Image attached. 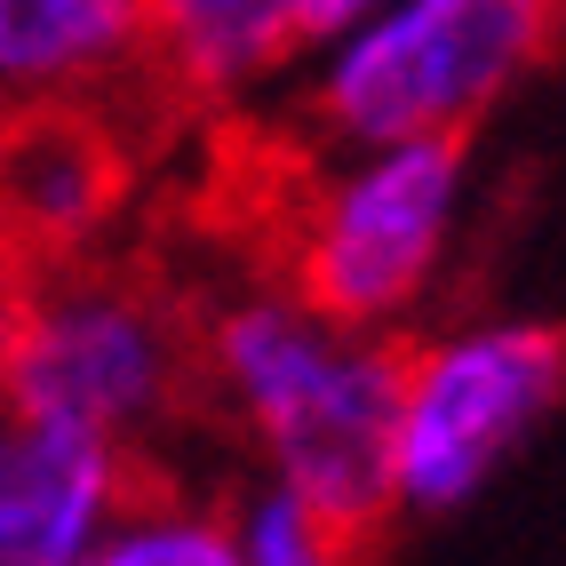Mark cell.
<instances>
[{"label": "cell", "mask_w": 566, "mask_h": 566, "mask_svg": "<svg viewBox=\"0 0 566 566\" xmlns=\"http://www.w3.org/2000/svg\"><path fill=\"white\" fill-rule=\"evenodd\" d=\"M566 24V0H384L335 41L304 49V112L319 144L471 136Z\"/></svg>", "instance_id": "3957f363"}, {"label": "cell", "mask_w": 566, "mask_h": 566, "mask_svg": "<svg viewBox=\"0 0 566 566\" xmlns=\"http://www.w3.org/2000/svg\"><path fill=\"white\" fill-rule=\"evenodd\" d=\"M471 192V136L335 144L280 232V280L312 312L399 335L447 272Z\"/></svg>", "instance_id": "277c9868"}, {"label": "cell", "mask_w": 566, "mask_h": 566, "mask_svg": "<svg viewBox=\"0 0 566 566\" xmlns=\"http://www.w3.org/2000/svg\"><path fill=\"white\" fill-rule=\"evenodd\" d=\"M153 479V463L112 439L0 407V566H64L88 551L120 503Z\"/></svg>", "instance_id": "8992f818"}, {"label": "cell", "mask_w": 566, "mask_h": 566, "mask_svg": "<svg viewBox=\"0 0 566 566\" xmlns=\"http://www.w3.org/2000/svg\"><path fill=\"white\" fill-rule=\"evenodd\" d=\"M153 81L184 104H240L304 56L295 0H144Z\"/></svg>", "instance_id": "9c48e42d"}, {"label": "cell", "mask_w": 566, "mask_h": 566, "mask_svg": "<svg viewBox=\"0 0 566 566\" xmlns=\"http://www.w3.org/2000/svg\"><path fill=\"white\" fill-rule=\"evenodd\" d=\"M64 566H240V558H232L216 495L176 486V479H144L120 503V518L88 551H72Z\"/></svg>", "instance_id": "30bf717a"}, {"label": "cell", "mask_w": 566, "mask_h": 566, "mask_svg": "<svg viewBox=\"0 0 566 566\" xmlns=\"http://www.w3.org/2000/svg\"><path fill=\"white\" fill-rule=\"evenodd\" d=\"M558 399H566V327L551 319H463L399 344L391 518L463 511L543 431Z\"/></svg>", "instance_id": "5b68a950"}, {"label": "cell", "mask_w": 566, "mask_h": 566, "mask_svg": "<svg viewBox=\"0 0 566 566\" xmlns=\"http://www.w3.org/2000/svg\"><path fill=\"white\" fill-rule=\"evenodd\" d=\"M120 216V144L104 112H49L0 128V240L24 263H64Z\"/></svg>", "instance_id": "ba28073f"}, {"label": "cell", "mask_w": 566, "mask_h": 566, "mask_svg": "<svg viewBox=\"0 0 566 566\" xmlns=\"http://www.w3.org/2000/svg\"><path fill=\"white\" fill-rule=\"evenodd\" d=\"M144 81V0H0V128L49 112H112Z\"/></svg>", "instance_id": "52a82bcc"}, {"label": "cell", "mask_w": 566, "mask_h": 566, "mask_svg": "<svg viewBox=\"0 0 566 566\" xmlns=\"http://www.w3.org/2000/svg\"><path fill=\"white\" fill-rule=\"evenodd\" d=\"M367 9H384V0H295V32H304V49H319L344 24H359Z\"/></svg>", "instance_id": "4fadbf2b"}, {"label": "cell", "mask_w": 566, "mask_h": 566, "mask_svg": "<svg viewBox=\"0 0 566 566\" xmlns=\"http://www.w3.org/2000/svg\"><path fill=\"white\" fill-rule=\"evenodd\" d=\"M24 295H32V263L0 240V375H9V352H17V327H24Z\"/></svg>", "instance_id": "7c38bea8"}, {"label": "cell", "mask_w": 566, "mask_h": 566, "mask_svg": "<svg viewBox=\"0 0 566 566\" xmlns=\"http://www.w3.org/2000/svg\"><path fill=\"white\" fill-rule=\"evenodd\" d=\"M223 503V535H232L240 566H359L367 535H352L344 518H327L312 495H295L287 479L248 471Z\"/></svg>", "instance_id": "8fae6325"}, {"label": "cell", "mask_w": 566, "mask_h": 566, "mask_svg": "<svg viewBox=\"0 0 566 566\" xmlns=\"http://www.w3.org/2000/svg\"><path fill=\"white\" fill-rule=\"evenodd\" d=\"M0 407L72 423L153 463V447L200 415V304H184L160 272L96 248L32 263Z\"/></svg>", "instance_id": "7a4b0ae2"}, {"label": "cell", "mask_w": 566, "mask_h": 566, "mask_svg": "<svg viewBox=\"0 0 566 566\" xmlns=\"http://www.w3.org/2000/svg\"><path fill=\"white\" fill-rule=\"evenodd\" d=\"M399 335L312 312L287 280H248L200 304V415H223L255 471L287 479L352 535L391 518Z\"/></svg>", "instance_id": "6da1fadb"}]
</instances>
